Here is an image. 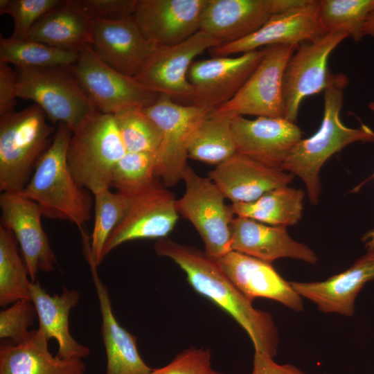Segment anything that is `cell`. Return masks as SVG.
<instances>
[{
  "label": "cell",
  "mask_w": 374,
  "mask_h": 374,
  "mask_svg": "<svg viewBox=\"0 0 374 374\" xmlns=\"http://www.w3.org/2000/svg\"><path fill=\"white\" fill-rule=\"evenodd\" d=\"M114 116L127 152L157 154L161 133L143 107H131Z\"/></svg>",
  "instance_id": "obj_35"
},
{
  "label": "cell",
  "mask_w": 374,
  "mask_h": 374,
  "mask_svg": "<svg viewBox=\"0 0 374 374\" xmlns=\"http://www.w3.org/2000/svg\"><path fill=\"white\" fill-rule=\"evenodd\" d=\"M36 317L37 311L30 299L15 302L0 312V338L10 339L15 344L26 341Z\"/></svg>",
  "instance_id": "obj_38"
},
{
  "label": "cell",
  "mask_w": 374,
  "mask_h": 374,
  "mask_svg": "<svg viewBox=\"0 0 374 374\" xmlns=\"http://www.w3.org/2000/svg\"><path fill=\"white\" fill-rule=\"evenodd\" d=\"M327 34L319 15V1L301 0L284 12L271 16L257 31L239 41L210 49L214 56L247 53L272 45L299 46Z\"/></svg>",
  "instance_id": "obj_15"
},
{
  "label": "cell",
  "mask_w": 374,
  "mask_h": 374,
  "mask_svg": "<svg viewBox=\"0 0 374 374\" xmlns=\"http://www.w3.org/2000/svg\"><path fill=\"white\" fill-rule=\"evenodd\" d=\"M348 37L343 31L328 33L299 46L287 62L283 77L285 118L295 123L302 100L325 90L331 73L328 69L330 55Z\"/></svg>",
  "instance_id": "obj_11"
},
{
  "label": "cell",
  "mask_w": 374,
  "mask_h": 374,
  "mask_svg": "<svg viewBox=\"0 0 374 374\" xmlns=\"http://www.w3.org/2000/svg\"><path fill=\"white\" fill-rule=\"evenodd\" d=\"M66 68L98 110L103 114L114 115L135 106L145 108L159 96L134 78L106 64L96 54L91 45L82 48L77 61Z\"/></svg>",
  "instance_id": "obj_9"
},
{
  "label": "cell",
  "mask_w": 374,
  "mask_h": 374,
  "mask_svg": "<svg viewBox=\"0 0 374 374\" xmlns=\"http://www.w3.org/2000/svg\"><path fill=\"white\" fill-rule=\"evenodd\" d=\"M301 0H208L200 30L222 44L242 39Z\"/></svg>",
  "instance_id": "obj_17"
},
{
  "label": "cell",
  "mask_w": 374,
  "mask_h": 374,
  "mask_svg": "<svg viewBox=\"0 0 374 374\" xmlns=\"http://www.w3.org/2000/svg\"><path fill=\"white\" fill-rule=\"evenodd\" d=\"M264 48L235 57L215 56L193 62L188 79L194 89L193 105L215 111L229 101L256 69Z\"/></svg>",
  "instance_id": "obj_14"
},
{
  "label": "cell",
  "mask_w": 374,
  "mask_h": 374,
  "mask_svg": "<svg viewBox=\"0 0 374 374\" xmlns=\"http://www.w3.org/2000/svg\"><path fill=\"white\" fill-rule=\"evenodd\" d=\"M94 19L120 20L134 15L139 0H82Z\"/></svg>",
  "instance_id": "obj_40"
},
{
  "label": "cell",
  "mask_w": 374,
  "mask_h": 374,
  "mask_svg": "<svg viewBox=\"0 0 374 374\" xmlns=\"http://www.w3.org/2000/svg\"><path fill=\"white\" fill-rule=\"evenodd\" d=\"M30 294L37 311L38 329L48 339L57 342L56 355L81 359L89 355V348L77 341L69 330L70 312L80 300L79 292L63 286L60 294L51 295L36 280L31 283Z\"/></svg>",
  "instance_id": "obj_26"
},
{
  "label": "cell",
  "mask_w": 374,
  "mask_h": 374,
  "mask_svg": "<svg viewBox=\"0 0 374 374\" xmlns=\"http://www.w3.org/2000/svg\"><path fill=\"white\" fill-rule=\"evenodd\" d=\"M93 27L94 19L82 0H62L35 24L26 38L79 53L92 45Z\"/></svg>",
  "instance_id": "obj_25"
},
{
  "label": "cell",
  "mask_w": 374,
  "mask_h": 374,
  "mask_svg": "<svg viewBox=\"0 0 374 374\" xmlns=\"http://www.w3.org/2000/svg\"><path fill=\"white\" fill-rule=\"evenodd\" d=\"M364 35L374 37V10L370 14V16L366 24Z\"/></svg>",
  "instance_id": "obj_44"
},
{
  "label": "cell",
  "mask_w": 374,
  "mask_h": 374,
  "mask_svg": "<svg viewBox=\"0 0 374 374\" xmlns=\"http://www.w3.org/2000/svg\"><path fill=\"white\" fill-rule=\"evenodd\" d=\"M304 196L302 190L287 186L269 191L255 201L235 203L231 206L237 216L287 227L297 224L301 219Z\"/></svg>",
  "instance_id": "obj_29"
},
{
  "label": "cell",
  "mask_w": 374,
  "mask_h": 374,
  "mask_svg": "<svg viewBox=\"0 0 374 374\" xmlns=\"http://www.w3.org/2000/svg\"><path fill=\"white\" fill-rule=\"evenodd\" d=\"M231 129L237 153L280 169L287 154L302 139L301 129L285 118L250 120L237 116L231 118Z\"/></svg>",
  "instance_id": "obj_19"
},
{
  "label": "cell",
  "mask_w": 374,
  "mask_h": 374,
  "mask_svg": "<svg viewBox=\"0 0 374 374\" xmlns=\"http://www.w3.org/2000/svg\"><path fill=\"white\" fill-rule=\"evenodd\" d=\"M373 279L374 249H368L350 267L326 280L292 281L290 284L301 297L316 304L321 312L352 317L357 294Z\"/></svg>",
  "instance_id": "obj_23"
},
{
  "label": "cell",
  "mask_w": 374,
  "mask_h": 374,
  "mask_svg": "<svg viewBox=\"0 0 374 374\" xmlns=\"http://www.w3.org/2000/svg\"><path fill=\"white\" fill-rule=\"evenodd\" d=\"M94 224L90 238L82 231L86 259L98 267L103 260L105 244L115 227L124 217L132 195L105 189L93 195Z\"/></svg>",
  "instance_id": "obj_31"
},
{
  "label": "cell",
  "mask_w": 374,
  "mask_h": 374,
  "mask_svg": "<svg viewBox=\"0 0 374 374\" xmlns=\"http://www.w3.org/2000/svg\"><path fill=\"white\" fill-rule=\"evenodd\" d=\"M348 84L343 73H330L324 90V110L317 132L301 139L287 154L281 168L301 179L310 202L317 204L321 193L320 170L325 162L346 145L357 141L374 142V132L367 125L346 126L340 118L344 91Z\"/></svg>",
  "instance_id": "obj_2"
},
{
  "label": "cell",
  "mask_w": 374,
  "mask_h": 374,
  "mask_svg": "<svg viewBox=\"0 0 374 374\" xmlns=\"http://www.w3.org/2000/svg\"><path fill=\"white\" fill-rule=\"evenodd\" d=\"M183 181L186 190L176 200L177 211L193 224L207 255L217 259L231 251L232 206L225 204L224 196L208 177L199 176L188 166Z\"/></svg>",
  "instance_id": "obj_7"
},
{
  "label": "cell",
  "mask_w": 374,
  "mask_h": 374,
  "mask_svg": "<svg viewBox=\"0 0 374 374\" xmlns=\"http://www.w3.org/2000/svg\"><path fill=\"white\" fill-rule=\"evenodd\" d=\"M91 46L106 64L132 78L159 48L143 36L133 16L115 21L94 19Z\"/></svg>",
  "instance_id": "obj_20"
},
{
  "label": "cell",
  "mask_w": 374,
  "mask_h": 374,
  "mask_svg": "<svg viewBox=\"0 0 374 374\" xmlns=\"http://www.w3.org/2000/svg\"><path fill=\"white\" fill-rule=\"evenodd\" d=\"M251 374H305L291 364H278L273 358L264 354L254 353Z\"/></svg>",
  "instance_id": "obj_42"
},
{
  "label": "cell",
  "mask_w": 374,
  "mask_h": 374,
  "mask_svg": "<svg viewBox=\"0 0 374 374\" xmlns=\"http://www.w3.org/2000/svg\"><path fill=\"white\" fill-rule=\"evenodd\" d=\"M62 0H0V14L13 20L11 37L26 39L35 24Z\"/></svg>",
  "instance_id": "obj_37"
},
{
  "label": "cell",
  "mask_w": 374,
  "mask_h": 374,
  "mask_svg": "<svg viewBox=\"0 0 374 374\" xmlns=\"http://www.w3.org/2000/svg\"><path fill=\"white\" fill-rule=\"evenodd\" d=\"M294 175L239 153L215 166L208 178L233 203L255 201L264 194L287 186Z\"/></svg>",
  "instance_id": "obj_22"
},
{
  "label": "cell",
  "mask_w": 374,
  "mask_h": 374,
  "mask_svg": "<svg viewBox=\"0 0 374 374\" xmlns=\"http://www.w3.org/2000/svg\"><path fill=\"white\" fill-rule=\"evenodd\" d=\"M210 349L191 347L178 354L168 364L150 374H223L211 367Z\"/></svg>",
  "instance_id": "obj_39"
},
{
  "label": "cell",
  "mask_w": 374,
  "mask_h": 374,
  "mask_svg": "<svg viewBox=\"0 0 374 374\" xmlns=\"http://www.w3.org/2000/svg\"><path fill=\"white\" fill-rule=\"evenodd\" d=\"M102 317L101 335L106 352L105 374H150L141 357L136 337L122 327L112 310L108 290L100 278L97 267L89 264Z\"/></svg>",
  "instance_id": "obj_27"
},
{
  "label": "cell",
  "mask_w": 374,
  "mask_h": 374,
  "mask_svg": "<svg viewBox=\"0 0 374 374\" xmlns=\"http://www.w3.org/2000/svg\"><path fill=\"white\" fill-rule=\"evenodd\" d=\"M226 276L251 302L256 298L272 299L290 309L303 310L302 297L269 263L231 251L214 259Z\"/></svg>",
  "instance_id": "obj_21"
},
{
  "label": "cell",
  "mask_w": 374,
  "mask_h": 374,
  "mask_svg": "<svg viewBox=\"0 0 374 374\" xmlns=\"http://www.w3.org/2000/svg\"><path fill=\"white\" fill-rule=\"evenodd\" d=\"M12 232L0 225V305L30 299L31 280Z\"/></svg>",
  "instance_id": "obj_32"
},
{
  "label": "cell",
  "mask_w": 374,
  "mask_h": 374,
  "mask_svg": "<svg viewBox=\"0 0 374 374\" xmlns=\"http://www.w3.org/2000/svg\"><path fill=\"white\" fill-rule=\"evenodd\" d=\"M156 166L155 154L127 152L113 170L111 187L117 192L134 195L157 181Z\"/></svg>",
  "instance_id": "obj_36"
},
{
  "label": "cell",
  "mask_w": 374,
  "mask_h": 374,
  "mask_svg": "<svg viewBox=\"0 0 374 374\" xmlns=\"http://www.w3.org/2000/svg\"><path fill=\"white\" fill-rule=\"evenodd\" d=\"M231 249L271 263L281 258H291L315 264L316 253L305 244L292 239L286 227L268 225L237 216L231 225Z\"/></svg>",
  "instance_id": "obj_24"
},
{
  "label": "cell",
  "mask_w": 374,
  "mask_h": 374,
  "mask_svg": "<svg viewBox=\"0 0 374 374\" xmlns=\"http://www.w3.org/2000/svg\"><path fill=\"white\" fill-rule=\"evenodd\" d=\"M17 74L11 66L0 61V116L15 112Z\"/></svg>",
  "instance_id": "obj_41"
},
{
  "label": "cell",
  "mask_w": 374,
  "mask_h": 374,
  "mask_svg": "<svg viewBox=\"0 0 374 374\" xmlns=\"http://www.w3.org/2000/svg\"><path fill=\"white\" fill-rule=\"evenodd\" d=\"M154 249L158 255L170 258L185 272L188 283L197 293L239 323L251 339L255 353L272 358L276 355L279 336L272 316L254 308L214 259L205 251L166 238L159 239Z\"/></svg>",
  "instance_id": "obj_1"
},
{
  "label": "cell",
  "mask_w": 374,
  "mask_h": 374,
  "mask_svg": "<svg viewBox=\"0 0 374 374\" xmlns=\"http://www.w3.org/2000/svg\"><path fill=\"white\" fill-rule=\"evenodd\" d=\"M208 0H139L133 15L143 36L157 47L172 46L200 30Z\"/></svg>",
  "instance_id": "obj_18"
},
{
  "label": "cell",
  "mask_w": 374,
  "mask_h": 374,
  "mask_svg": "<svg viewBox=\"0 0 374 374\" xmlns=\"http://www.w3.org/2000/svg\"><path fill=\"white\" fill-rule=\"evenodd\" d=\"M72 135L59 123L51 144L37 162L33 175L19 193L39 204L42 215L51 220L70 222L80 231L91 217L93 199L74 179L67 162Z\"/></svg>",
  "instance_id": "obj_3"
},
{
  "label": "cell",
  "mask_w": 374,
  "mask_h": 374,
  "mask_svg": "<svg viewBox=\"0 0 374 374\" xmlns=\"http://www.w3.org/2000/svg\"><path fill=\"white\" fill-rule=\"evenodd\" d=\"M143 110L161 133L157 153L156 177L165 186H174L183 180L188 166V148L192 134L211 111L193 104L180 105L161 94Z\"/></svg>",
  "instance_id": "obj_8"
},
{
  "label": "cell",
  "mask_w": 374,
  "mask_h": 374,
  "mask_svg": "<svg viewBox=\"0 0 374 374\" xmlns=\"http://www.w3.org/2000/svg\"><path fill=\"white\" fill-rule=\"evenodd\" d=\"M17 98L40 107L53 124L72 132L99 111L66 66L17 67Z\"/></svg>",
  "instance_id": "obj_6"
},
{
  "label": "cell",
  "mask_w": 374,
  "mask_h": 374,
  "mask_svg": "<svg viewBox=\"0 0 374 374\" xmlns=\"http://www.w3.org/2000/svg\"><path fill=\"white\" fill-rule=\"evenodd\" d=\"M1 225L10 230L20 247L32 282L39 271H52L55 254L42 224V212L35 202L19 193H1Z\"/></svg>",
  "instance_id": "obj_16"
},
{
  "label": "cell",
  "mask_w": 374,
  "mask_h": 374,
  "mask_svg": "<svg viewBox=\"0 0 374 374\" xmlns=\"http://www.w3.org/2000/svg\"><path fill=\"white\" fill-rule=\"evenodd\" d=\"M36 104L0 116V191L19 193L56 131Z\"/></svg>",
  "instance_id": "obj_4"
},
{
  "label": "cell",
  "mask_w": 374,
  "mask_h": 374,
  "mask_svg": "<svg viewBox=\"0 0 374 374\" xmlns=\"http://www.w3.org/2000/svg\"><path fill=\"white\" fill-rule=\"evenodd\" d=\"M298 47H265L262 60L240 89L215 112L231 118L243 115L285 118L283 77L287 62Z\"/></svg>",
  "instance_id": "obj_10"
},
{
  "label": "cell",
  "mask_w": 374,
  "mask_h": 374,
  "mask_svg": "<svg viewBox=\"0 0 374 374\" xmlns=\"http://www.w3.org/2000/svg\"><path fill=\"white\" fill-rule=\"evenodd\" d=\"M176 200L174 195L157 181L132 195L124 217L105 244L103 257L128 241L166 238L179 218Z\"/></svg>",
  "instance_id": "obj_13"
},
{
  "label": "cell",
  "mask_w": 374,
  "mask_h": 374,
  "mask_svg": "<svg viewBox=\"0 0 374 374\" xmlns=\"http://www.w3.org/2000/svg\"><path fill=\"white\" fill-rule=\"evenodd\" d=\"M374 0H319L321 24L328 33L343 31L355 42L365 36L366 24Z\"/></svg>",
  "instance_id": "obj_34"
},
{
  "label": "cell",
  "mask_w": 374,
  "mask_h": 374,
  "mask_svg": "<svg viewBox=\"0 0 374 374\" xmlns=\"http://www.w3.org/2000/svg\"><path fill=\"white\" fill-rule=\"evenodd\" d=\"M323 374H330V373H323Z\"/></svg>",
  "instance_id": "obj_45"
},
{
  "label": "cell",
  "mask_w": 374,
  "mask_h": 374,
  "mask_svg": "<svg viewBox=\"0 0 374 374\" xmlns=\"http://www.w3.org/2000/svg\"><path fill=\"white\" fill-rule=\"evenodd\" d=\"M236 153L231 118L211 112L192 134L188 158L217 166Z\"/></svg>",
  "instance_id": "obj_30"
},
{
  "label": "cell",
  "mask_w": 374,
  "mask_h": 374,
  "mask_svg": "<svg viewBox=\"0 0 374 374\" xmlns=\"http://www.w3.org/2000/svg\"><path fill=\"white\" fill-rule=\"evenodd\" d=\"M368 107L374 113V102L370 103ZM364 240L366 241V245L368 249H374V230L366 234V235L364 237Z\"/></svg>",
  "instance_id": "obj_43"
},
{
  "label": "cell",
  "mask_w": 374,
  "mask_h": 374,
  "mask_svg": "<svg viewBox=\"0 0 374 374\" xmlns=\"http://www.w3.org/2000/svg\"><path fill=\"white\" fill-rule=\"evenodd\" d=\"M49 339L38 328L20 344L0 347V374H84L81 359H62L48 349Z\"/></svg>",
  "instance_id": "obj_28"
},
{
  "label": "cell",
  "mask_w": 374,
  "mask_h": 374,
  "mask_svg": "<svg viewBox=\"0 0 374 374\" xmlns=\"http://www.w3.org/2000/svg\"><path fill=\"white\" fill-rule=\"evenodd\" d=\"M126 152L114 115L98 112L72 132L67 162L76 182L95 195L110 188L113 170Z\"/></svg>",
  "instance_id": "obj_5"
},
{
  "label": "cell",
  "mask_w": 374,
  "mask_h": 374,
  "mask_svg": "<svg viewBox=\"0 0 374 374\" xmlns=\"http://www.w3.org/2000/svg\"><path fill=\"white\" fill-rule=\"evenodd\" d=\"M220 45L219 41L200 30L182 43L158 48L134 78L148 89L174 100H192L194 89L188 73L194 58Z\"/></svg>",
  "instance_id": "obj_12"
},
{
  "label": "cell",
  "mask_w": 374,
  "mask_h": 374,
  "mask_svg": "<svg viewBox=\"0 0 374 374\" xmlns=\"http://www.w3.org/2000/svg\"><path fill=\"white\" fill-rule=\"evenodd\" d=\"M79 53L63 51L29 39L0 37V61L17 67L68 66Z\"/></svg>",
  "instance_id": "obj_33"
}]
</instances>
